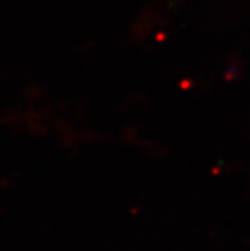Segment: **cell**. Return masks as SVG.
<instances>
[]
</instances>
